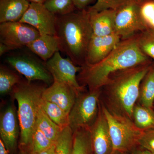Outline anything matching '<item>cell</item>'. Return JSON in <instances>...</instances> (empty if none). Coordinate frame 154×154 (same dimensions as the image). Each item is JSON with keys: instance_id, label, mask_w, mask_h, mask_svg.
Instances as JSON below:
<instances>
[{"instance_id": "6da1fadb", "label": "cell", "mask_w": 154, "mask_h": 154, "mask_svg": "<svg viewBox=\"0 0 154 154\" xmlns=\"http://www.w3.org/2000/svg\"><path fill=\"white\" fill-rule=\"evenodd\" d=\"M152 61L141 51L136 34L121 40L110 54L98 63L84 65L77 78L80 85L88 86L90 91L101 90L116 72Z\"/></svg>"}, {"instance_id": "7a4b0ae2", "label": "cell", "mask_w": 154, "mask_h": 154, "mask_svg": "<svg viewBox=\"0 0 154 154\" xmlns=\"http://www.w3.org/2000/svg\"><path fill=\"white\" fill-rule=\"evenodd\" d=\"M153 61L119 71L110 76L102 88L105 99V104H102L108 110L132 120L141 82Z\"/></svg>"}, {"instance_id": "3957f363", "label": "cell", "mask_w": 154, "mask_h": 154, "mask_svg": "<svg viewBox=\"0 0 154 154\" xmlns=\"http://www.w3.org/2000/svg\"><path fill=\"white\" fill-rule=\"evenodd\" d=\"M94 35L88 9L57 16L56 36L59 49L79 66L85 63L88 46Z\"/></svg>"}, {"instance_id": "277c9868", "label": "cell", "mask_w": 154, "mask_h": 154, "mask_svg": "<svg viewBox=\"0 0 154 154\" xmlns=\"http://www.w3.org/2000/svg\"><path fill=\"white\" fill-rule=\"evenodd\" d=\"M45 87L31 82H21L13 89L12 94L18 104V119L20 129L19 147L28 154L33 133L42 94Z\"/></svg>"}, {"instance_id": "5b68a950", "label": "cell", "mask_w": 154, "mask_h": 154, "mask_svg": "<svg viewBox=\"0 0 154 154\" xmlns=\"http://www.w3.org/2000/svg\"><path fill=\"white\" fill-rule=\"evenodd\" d=\"M100 104L108 123L113 153L125 152L138 144L143 131L137 127L131 119L111 112L101 102Z\"/></svg>"}, {"instance_id": "8992f818", "label": "cell", "mask_w": 154, "mask_h": 154, "mask_svg": "<svg viewBox=\"0 0 154 154\" xmlns=\"http://www.w3.org/2000/svg\"><path fill=\"white\" fill-rule=\"evenodd\" d=\"M102 90L82 92L77 96L69 115V126L73 132L90 129L99 114Z\"/></svg>"}, {"instance_id": "52a82bcc", "label": "cell", "mask_w": 154, "mask_h": 154, "mask_svg": "<svg viewBox=\"0 0 154 154\" xmlns=\"http://www.w3.org/2000/svg\"><path fill=\"white\" fill-rule=\"evenodd\" d=\"M7 62L18 72L23 75L29 82L40 81L47 85L54 82L53 78L45 63L28 54L10 56Z\"/></svg>"}, {"instance_id": "ba28073f", "label": "cell", "mask_w": 154, "mask_h": 154, "mask_svg": "<svg viewBox=\"0 0 154 154\" xmlns=\"http://www.w3.org/2000/svg\"><path fill=\"white\" fill-rule=\"evenodd\" d=\"M145 29L138 3L132 0L117 11L115 33L122 40L131 38Z\"/></svg>"}, {"instance_id": "9c48e42d", "label": "cell", "mask_w": 154, "mask_h": 154, "mask_svg": "<svg viewBox=\"0 0 154 154\" xmlns=\"http://www.w3.org/2000/svg\"><path fill=\"white\" fill-rule=\"evenodd\" d=\"M35 28L20 22L0 24V42L11 50L26 46L40 36Z\"/></svg>"}, {"instance_id": "30bf717a", "label": "cell", "mask_w": 154, "mask_h": 154, "mask_svg": "<svg viewBox=\"0 0 154 154\" xmlns=\"http://www.w3.org/2000/svg\"><path fill=\"white\" fill-rule=\"evenodd\" d=\"M45 65L53 78L54 82L66 83L80 94L84 91V87L78 81L77 73L82 69L67 57L65 58L57 51L52 57L45 62Z\"/></svg>"}, {"instance_id": "8fae6325", "label": "cell", "mask_w": 154, "mask_h": 154, "mask_svg": "<svg viewBox=\"0 0 154 154\" xmlns=\"http://www.w3.org/2000/svg\"><path fill=\"white\" fill-rule=\"evenodd\" d=\"M56 15L48 11L44 4L30 2L19 22L33 27L40 35H56Z\"/></svg>"}, {"instance_id": "7c38bea8", "label": "cell", "mask_w": 154, "mask_h": 154, "mask_svg": "<svg viewBox=\"0 0 154 154\" xmlns=\"http://www.w3.org/2000/svg\"><path fill=\"white\" fill-rule=\"evenodd\" d=\"M18 120L17 112L14 105H8L1 113V139L11 154H14L17 150L19 131H20Z\"/></svg>"}, {"instance_id": "4fadbf2b", "label": "cell", "mask_w": 154, "mask_h": 154, "mask_svg": "<svg viewBox=\"0 0 154 154\" xmlns=\"http://www.w3.org/2000/svg\"><path fill=\"white\" fill-rule=\"evenodd\" d=\"M93 154H113V143L109 127L100 101V109L96 121L90 128Z\"/></svg>"}, {"instance_id": "5bb4252c", "label": "cell", "mask_w": 154, "mask_h": 154, "mask_svg": "<svg viewBox=\"0 0 154 154\" xmlns=\"http://www.w3.org/2000/svg\"><path fill=\"white\" fill-rule=\"evenodd\" d=\"M78 95L76 91L68 84L54 82L44 89L42 98L56 104L69 115Z\"/></svg>"}, {"instance_id": "9a60e30c", "label": "cell", "mask_w": 154, "mask_h": 154, "mask_svg": "<svg viewBox=\"0 0 154 154\" xmlns=\"http://www.w3.org/2000/svg\"><path fill=\"white\" fill-rule=\"evenodd\" d=\"M121 40L116 33L106 36L93 35L88 46L85 64H95L103 60Z\"/></svg>"}, {"instance_id": "2e32d148", "label": "cell", "mask_w": 154, "mask_h": 154, "mask_svg": "<svg viewBox=\"0 0 154 154\" xmlns=\"http://www.w3.org/2000/svg\"><path fill=\"white\" fill-rule=\"evenodd\" d=\"M88 11L94 35L106 36L115 33V18L117 11L112 10L99 12Z\"/></svg>"}, {"instance_id": "e0dca14e", "label": "cell", "mask_w": 154, "mask_h": 154, "mask_svg": "<svg viewBox=\"0 0 154 154\" xmlns=\"http://www.w3.org/2000/svg\"><path fill=\"white\" fill-rule=\"evenodd\" d=\"M28 49L46 62L59 51L58 39L56 35L42 34L27 46Z\"/></svg>"}, {"instance_id": "ac0fdd59", "label": "cell", "mask_w": 154, "mask_h": 154, "mask_svg": "<svg viewBox=\"0 0 154 154\" xmlns=\"http://www.w3.org/2000/svg\"><path fill=\"white\" fill-rule=\"evenodd\" d=\"M30 4L28 0H0V23L19 22Z\"/></svg>"}, {"instance_id": "d6986e66", "label": "cell", "mask_w": 154, "mask_h": 154, "mask_svg": "<svg viewBox=\"0 0 154 154\" xmlns=\"http://www.w3.org/2000/svg\"><path fill=\"white\" fill-rule=\"evenodd\" d=\"M132 120L142 131L154 129V110L136 103L133 110Z\"/></svg>"}, {"instance_id": "ffe728a7", "label": "cell", "mask_w": 154, "mask_h": 154, "mask_svg": "<svg viewBox=\"0 0 154 154\" xmlns=\"http://www.w3.org/2000/svg\"><path fill=\"white\" fill-rule=\"evenodd\" d=\"M139 103L153 108L154 103V64L153 61L144 77L140 87Z\"/></svg>"}, {"instance_id": "44dd1931", "label": "cell", "mask_w": 154, "mask_h": 154, "mask_svg": "<svg viewBox=\"0 0 154 154\" xmlns=\"http://www.w3.org/2000/svg\"><path fill=\"white\" fill-rule=\"evenodd\" d=\"M36 127L48 138L55 143H56L63 129L46 115L40 107V105L37 114Z\"/></svg>"}, {"instance_id": "7402d4cb", "label": "cell", "mask_w": 154, "mask_h": 154, "mask_svg": "<svg viewBox=\"0 0 154 154\" xmlns=\"http://www.w3.org/2000/svg\"><path fill=\"white\" fill-rule=\"evenodd\" d=\"M71 154H93L90 129L81 128L73 133Z\"/></svg>"}, {"instance_id": "603a6c76", "label": "cell", "mask_w": 154, "mask_h": 154, "mask_svg": "<svg viewBox=\"0 0 154 154\" xmlns=\"http://www.w3.org/2000/svg\"><path fill=\"white\" fill-rule=\"evenodd\" d=\"M39 105L46 115L62 129L69 126V115L59 106L42 98Z\"/></svg>"}, {"instance_id": "cb8c5ba5", "label": "cell", "mask_w": 154, "mask_h": 154, "mask_svg": "<svg viewBox=\"0 0 154 154\" xmlns=\"http://www.w3.org/2000/svg\"><path fill=\"white\" fill-rule=\"evenodd\" d=\"M20 76L7 67H0V94L5 95L12 92L14 87L21 82Z\"/></svg>"}, {"instance_id": "d4e9b609", "label": "cell", "mask_w": 154, "mask_h": 154, "mask_svg": "<svg viewBox=\"0 0 154 154\" xmlns=\"http://www.w3.org/2000/svg\"><path fill=\"white\" fill-rule=\"evenodd\" d=\"M136 36L141 51L154 61V29H145L137 33Z\"/></svg>"}, {"instance_id": "484cf974", "label": "cell", "mask_w": 154, "mask_h": 154, "mask_svg": "<svg viewBox=\"0 0 154 154\" xmlns=\"http://www.w3.org/2000/svg\"><path fill=\"white\" fill-rule=\"evenodd\" d=\"M45 6L56 16H62L75 11L73 0H46Z\"/></svg>"}, {"instance_id": "4316f807", "label": "cell", "mask_w": 154, "mask_h": 154, "mask_svg": "<svg viewBox=\"0 0 154 154\" xmlns=\"http://www.w3.org/2000/svg\"><path fill=\"white\" fill-rule=\"evenodd\" d=\"M73 132L68 126L64 128L56 143L55 154H71Z\"/></svg>"}, {"instance_id": "83f0119b", "label": "cell", "mask_w": 154, "mask_h": 154, "mask_svg": "<svg viewBox=\"0 0 154 154\" xmlns=\"http://www.w3.org/2000/svg\"><path fill=\"white\" fill-rule=\"evenodd\" d=\"M55 143L48 138L41 131L36 128L32 137L28 154L39 152L49 148Z\"/></svg>"}, {"instance_id": "f1b7e54d", "label": "cell", "mask_w": 154, "mask_h": 154, "mask_svg": "<svg viewBox=\"0 0 154 154\" xmlns=\"http://www.w3.org/2000/svg\"><path fill=\"white\" fill-rule=\"evenodd\" d=\"M132 0H96L94 5L88 9L91 12H99L107 10L118 11Z\"/></svg>"}, {"instance_id": "f546056e", "label": "cell", "mask_w": 154, "mask_h": 154, "mask_svg": "<svg viewBox=\"0 0 154 154\" xmlns=\"http://www.w3.org/2000/svg\"><path fill=\"white\" fill-rule=\"evenodd\" d=\"M141 17L146 29H154V0L139 4Z\"/></svg>"}, {"instance_id": "4dcf8cb0", "label": "cell", "mask_w": 154, "mask_h": 154, "mask_svg": "<svg viewBox=\"0 0 154 154\" xmlns=\"http://www.w3.org/2000/svg\"><path fill=\"white\" fill-rule=\"evenodd\" d=\"M138 144L154 154V129L143 131L138 141Z\"/></svg>"}, {"instance_id": "1f68e13d", "label": "cell", "mask_w": 154, "mask_h": 154, "mask_svg": "<svg viewBox=\"0 0 154 154\" xmlns=\"http://www.w3.org/2000/svg\"><path fill=\"white\" fill-rule=\"evenodd\" d=\"M94 0H73L77 10H83L87 9L88 6L93 3Z\"/></svg>"}, {"instance_id": "d6a6232c", "label": "cell", "mask_w": 154, "mask_h": 154, "mask_svg": "<svg viewBox=\"0 0 154 154\" xmlns=\"http://www.w3.org/2000/svg\"><path fill=\"white\" fill-rule=\"evenodd\" d=\"M56 149V143L52 146L50 147L47 149L41 152L36 153H32L30 154H55Z\"/></svg>"}, {"instance_id": "836d02e7", "label": "cell", "mask_w": 154, "mask_h": 154, "mask_svg": "<svg viewBox=\"0 0 154 154\" xmlns=\"http://www.w3.org/2000/svg\"><path fill=\"white\" fill-rule=\"evenodd\" d=\"M11 49L6 45L0 42V56H2L6 53L9 52Z\"/></svg>"}, {"instance_id": "e575fe53", "label": "cell", "mask_w": 154, "mask_h": 154, "mask_svg": "<svg viewBox=\"0 0 154 154\" xmlns=\"http://www.w3.org/2000/svg\"><path fill=\"white\" fill-rule=\"evenodd\" d=\"M9 153L3 141L0 139V154H8Z\"/></svg>"}, {"instance_id": "d590c367", "label": "cell", "mask_w": 154, "mask_h": 154, "mask_svg": "<svg viewBox=\"0 0 154 154\" xmlns=\"http://www.w3.org/2000/svg\"><path fill=\"white\" fill-rule=\"evenodd\" d=\"M132 154H154L149 151L143 148V149H137L133 152Z\"/></svg>"}, {"instance_id": "8d00e7d4", "label": "cell", "mask_w": 154, "mask_h": 154, "mask_svg": "<svg viewBox=\"0 0 154 154\" xmlns=\"http://www.w3.org/2000/svg\"><path fill=\"white\" fill-rule=\"evenodd\" d=\"M30 2L40 3V4H44L46 0H28Z\"/></svg>"}, {"instance_id": "74e56055", "label": "cell", "mask_w": 154, "mask_h": 154, "mask_svg": "<svg viewBox=\"0 0 154 154\" xmlns=\"http://www.w3.org/2000/svg\"><path fill=\"white\" fill-rule=\"evenodd\" d=\"M134 1L135 2L138 3V4H141V3L145 2H148V1H152V0H134Z\"/></svg>"}, {"instance_id": "f35d334b", "label": "cell", "mask_w": 154, "mask_h": 154, "mask_svg": "<svg viewBox=\"0 0 154 154\" xmlns=\"http://www.w3.org/2000/svg\"><path fill=\"white\" fill-rule=\"evenodd\" d=\"M21 154H28L26 153L22 152H21Z\"/></svg>"}, {"instance_id": "ab89813d", "label": "cell", "mask_w": 154, "mask_h": 154, "mask_svg": "<svg viewBox=\"0 0 154 154\" xmlns=\"http://www.w3.org/2000/svg\"><path fill=\"white\" fill-rule=\"evenodd\" d=\"M153 109L154 110V105H153Z\"/></svg>"}, {"instance_id": "60d3db41", "label": "cell", "mask_w": 154, "mask_h": 154, "mask_svg": "<svg viewBox=\"0 0 154 154\" xmlns=\"http://www.w3.org/2000/svg\"><path fill=\"white\" fill-rule=\"evenodd\" d=\"M153 63H154V61H153Z\"/></svg>"}]
</instances>
